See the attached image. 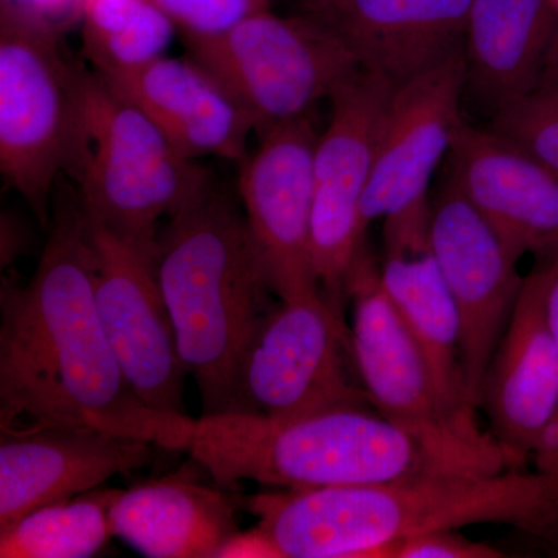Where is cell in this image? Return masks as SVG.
<instances>
[{"mask_svg": "<svg viewBox=\"0 0 558 558\" xmlns=\"http://www.w3.org/2000/svg\"><path fill=\"white\" fill-rule=\"evenodd\" d=\"M0 312V427L90 425L185 450L194 418L145 405L110 347L78 194L58 201L35 275L25 286L3 282Z\"/></svg>", "mask_w": 558, "mask_h": 558, "instance_id": "cell-1", "label": "cell"}, {"mask_svg": "<svg viewBox=\"0 0 558 558\" xmlns=\"http://www.w3.org/2000/svg\"><path fill=\"white\" fill-rule=\"evenodd\" d=\"M281 558L387 557L403 539L472 524L520 529L542 543L558 520V475L440 472L363 486L266 492L248 499Z\"/></svg>", "mask_w": 558, "mask_h": 558, "instance_id": "cell-2", "label": "cell"}, {"mask_svg": "<svg viewBox=\"0 0 558 558\" xmlns=\"http://www.w3.org/2000/svg\"><path fill=\"white\" fill-rule=\"evenodd\" d=\"M183 451L227 488L255 481L307 490L457 472L373 407H339L284 418L231 411L208 414L194 418Z\"/></svg>", "mask_w": 558, "mask_h": 558, "instance_id": "cell-3", "label": "cell"}, {"mask_svg": "<svg viewBox=\"0 0 558 558\" xmlns=\"http://www.w3.org/2000/svg\"><path fill=\"white\" fill-rule=\"evenodd\" d=\"M157 277L202 416L222 413L271 292L245 218L209 189L172 216L159 240Z\"/></svg>", "mask_w": 558, "mask_h": 558, "instance_id": "cell-4", "label": "cell"}, {"mask_svg": "<svg viewBox=\"0 0 558 558\" xmlns=\"http://www.w3.org/2000/svg\"><path fill=\"white\" fill-rule=\"evenodd\" d=\"M81 68L49 17L0 3V171L44 230L58 178L89 159Z\"/></svg>", "mask_w": 558, "mask_h": 558, "instance_id": "cell-5", "label": "cell"}, {"mask_svg": "<svg viewBox=\"0 0 558 558\" xmlns=\"http://www.w3.org/2000/svg\"><path fill=\"white\" fill-rule=\"evenodd\" d=\"M81 94L90 138L78 179L84 216L121 236L157 241L160 218H172L207 193V170L84 65Z\"/></svg>", "mask_w": 558, "mask_h": 558, "instance_id": "cell-6", "label": "cell"}, {"mask_svg": "<svg viewBox=\"0 0 558 558\" xmlns=\"http://www.w3.org/2000/svg\"><path fill=\"white\" fill-rule=\"evenodd\" d=\"M348 296L355 363L373 409L457 472L508 470L494 436L444 402L424 349L389 300L366 250L349 279Z\"/></svg>", "mask_w": 558, "mask_h": 558, "instance_id": "cell-7", "label": "cell"}, {"mask_svg": "<svg viewBox=\"0 0 558 558\" xmlns=\"http://www.w3.org/2000/svg\"><path fill=\"white\" fill-rule=\"evenodd\" d=\"M199 62L255 120L256 132L306 117L362 68L354 51L310 13L255 14L215 36H183Z\"/></svg>", "mask_w": 558, "mask_h": 558, "instance_id": "cell-8", "label": "cell"}, {"mask_svg": "<svg viewBox=\"0 0 558 558\" xmlns=\"http://www.w3.org/2000/svg\"><path fill=\"white\" fill-rule=\"evenodd\" d=\"M339 407H373L344 312L323 295L281 301L242 351L226 411L284 418Z\"/></svg>", "mask_w": 558, "mask_h": 558, "instance_id": "cell-9", "label": "cell"}, {"mask_svg": "<svg viewBox=\"0 0 558 558\" xmlns=\"http://www.w3.org/2000/svg\"><path fill=\"white\" fill-rule=\"evenodd\" d=\"M396 86L374 70H355L330 95L329 124L315 146L312 260L322 295L343 312L365 253L362 205Z\"/></svg>", "mask_w": 558, "mask_h": 558, "instance_id": "cell-10", "label": "cell"}, {"mask_svg": "<svg viewBox=\"0 0 558 558\" xmlns=\"http://www.w3.org/2000/svg\"><path fill=\"white\" fill-rule=\"evenodd\" d=\"M86 227L98 314L128 384L149 409L186 416L189 374L157 277L159 240L121 236L87 219Z\"/></svg>", "mask_w": 558, "mask_h": 558, "instance_id": "cell-11", "label": "cell"}, {"mask_svg": "<svg viewBox=\"0 0 558 558\" xmlns=\"http://www.w3.org/2000/svg\"><path fill=\"white\" fill-rule=\"evenodd\" d=\"M429 245L459 318L465 396L480 407L481 387L519 303V259L490 223L449 180L429 213Z\"/></svg>", "mask_w": 558, "mask_h": 558, "instance_id": "cell-12", "label": "cell"}, {"mask_svg": "<svg viewBox=\"0 0 558 558\" xmlns=\"http://www.w3.org/2000/svg\"><path fill=\"white\" fill-rule=\"evenodd\" d=\"M260 135L241 160L245 222L271 292L281 301L322 295L312 260L314 154L310 119L288 121Z\"/></svg>", "mask_w": 558, "mask_h": 558, "instance_id": "cell-13", "label": "cell"}, {"mask_svg": "<svg viewBox=\"0 0 558 558\" xmlns=\"http://www.w3.org/2000/svg\"><path fill=\"white\" fill-rule=\"evenodd\" d=\"M465 84L462 46L396 86L363 199L366 229L376 220L429 211V182L462 123L459 108Z\"/></svg>", "mask_w": 558, "mask_h": 558, "instance_id": "cell-14", "label": "cell"}, {"mask_svg": "<svg viewBox=\"0 0 558 558\" xmlns=\"http://www.w3.org/2000/svg\"><path fill=\"white\" fill-rule=\"evenodd\" d=\"M154 447L90 425L0 427V529L32 510L101 487L112 476L146 468Z\"/></svg>", "mask_w": 558, "mask_h": 558, "instance_id": "cell-15", "label": "cell"}, {"mask_svg": "<svg viewBox=\"0 0 558 558\" xmlns=\"http://www.w3.org/2000/svg\"><path fill=\"white\" fill-rule=\"evenodd\" d=\"M545 288V259L539 258L524 277L519 303L481 387L480 407L508 470H526L539 435L558 410V352Z\"/></svg>", "mask_w": 558, "mask_h": 558, "instance_id": "cell-16", "label": "cell"}, {"mask_svg": "<svg viewBox=\"0 0 558 558\" xmlns=\"http://www.w3.org/2000/svg\"><path fill=\"white\" fill-rule=\"evenodd\" d=\"M450 180L517 259L558 250V175L526 150L462 121L449 153Z\"/></svg>", "mask_w": 558, "mask_h": 558, "instance_id": "cell-17", "label": "cell"}, {"mask_svg": "<svg viewBox=\"0 0 558 558\" xmlns=\"http://www.w3.org/2000/svg\"><path fill=\"white\" fill-rule=\"evenodd\" d=\"M98 75L189 159L247 156L255 120L199 62L163 54L140 68Z\"/></svg>", "mask_w": 558, "mask_h": 558, "instance_id": "cell-18", "label": "cell"}, {"mask_svg": "<svg viewBox=\"0 0 558 558\" xmlns=\"http://www.w3.org/2000/svg\"><path fill=\"white\" fill-rule=\"evenodd\" d=\"M429 213L384 220L385 292L424 349L444 402L457 416L476 422L465 396L459 355V318L429 245Z\"/></svg>", "mask_w": 558, "mask_h": 558, "instance_id": "cell-19", "label": "cell"}, {"mask_svg": "<svg viewBox=\"0 0 558 558\" xmlns=\"http://www.w3.org/2000/svg\"><path fill=\"white\" fill-rule=\"evenodd\" d=\"M473 0H325L304 13L332 28L360 65L396 84L464 46Z\"/></svg>", "mask_w": 558, "mask_h": 558, "instance_id": "cell-20", "label": "cell"}, {"mask_svg": "<svg viewBox=\"0 0 558 558\" xmlns=\"http://www.w3.org/2000/svg\"><path fill=\"white\" fill-rule=\"evenodd\" d=\"M171 475L120 490L110 506L116 537L153 558H209L236 529L241 498Z\"/></svg>", "mask_w": 558, "mask_h": 558, "instance_id": "cell-21", "label": "cell"}, {"mask_svg": "<svg viewBox=\"0 0 558 558\" xmlns=\"http://www.w3.org/2000/svg\"><path fill=\"white\" fill-rule=\"evenodd\" d=\"M558 17L549 0H473L468 81L495 110L542 84Z\"/></svg>", "mask_w": 558, "mask_h": 558, "instance_id": "cell-22", "label": "cell"}, {"mask_svg": "<svg viewBox=\"0 0 558 558\" xmlns=\"http://www.w3.org/2000/svg\"><path fill=\"white\" fill-rule=\"evenodd\" d=\"M117 488H94L86 494L43 506L0 529L2 558L92 557L116 537L110 506Z\"/></svg>", "mask_w": 558, "mask_h": 558, "instance_id": "cell-23", "label": "cell"}, {"mask_svg": "<svg viewBox=\"0 0 558 558\" xmlns=\"http://www.w3.org/2000/svg\"><path fill=\"white\" fill-rule=\"evenodd\" d=\"M175 28L153 0H83V51L97 73L123 72L163 57Z\"/></svg>", "mask_w": 558, "mask_h": 558, "instance_id": "cell-24", "label": "cell"}, {"mask_svg": "<svg viewBox=\"0 0 558 558\" xmlns=\"http://www.w3.org/2000/svg\"><path fill=\"white\" fill-rule=\"evenodd\" d=\"M490 131L526 150L558 175V89H537L495 110Z\"/></svg>", "mask_w": 558, "mask_h": 558, "instance_id": "cell-25", "label": "cell"}, {"mask_svg": "<svg viewBox=\"0 0 558 558\" xmlns=\"http://www.w3.org/2000/svg\"><path fill=\"white\" fill-rule=\"evenodd\" d=\"M183 36H215L270 10L274 0H153Z\"/></svg>", "mask_w": 558, "mask_h": 558, "instance_id": "cell-26", "label": "cell"}, {"mask_svg": "<svg viewBox=\"0 0 558 558\" xmlns=\"http://www.w3.org/2000/svg\"><path fill=\"white\" fill-rule=\"evenodd\" d=\"M389 558H501L502 550L473 542L458 531H436L403 539L388 549Z\"/></svg>", "mask_w": 558, "mask_h": 558, "instance_id": "cell-27", "label": "cell"}, {"mask_svg": "<svg viewBox=\"0 0 558 558\" xmlns=\"http://www.w3.org/2000/svg\"><path fill=\"white\" fill-rule=\"evenodd\" d=\"M543 259L546 266V312H548L550 332L558 352V250L554 255ZM532 461L537 472L558 475V410L550 418L548 427L539 435L532 451Z\"/></svg>", "mask_w": 558, "mask_h": 558, "instance_id": "cell-28", "label": "cell"}, {"mask_svg": "<svg viewBox=\"0 0 558 558\" xmlns=\"http://www.w3.org/2000/svg\"><path fill=\"white\" fill-rule=\"evenodd\" d=\"M219 558L230 557H269L279 558V553L274 543L258 526L247 532H234L219 549Z\"/></svg>", "mask_w": 558, "mask_h": 558, "instance_id": "cell-29", "label": "cell"}, {"mask_svg": "<svg viewBox=\"0 0 558 558\" xmlns=\"http://www.w3.org/2000/svg\"><path fill=\"white\" fill-rule=\"evenodd\" d=\"M543 86L558 89V27L554 33L553 43H550L548 58H546L545 72L542 78Z\"/></svg>", "mask_w": 558, "mask_h": 558, "instance_id": "cell-30", "label": "cell"}, {"mask_svg": "<svg viewBox=\"0 0 558 558\" xmlns=\"http://www.w3.org/2000/svg\"><path fill=\"white\" fill-rule=\"evenodd\" d=\"M0 3L25 7V9L39 11L44 16H47V11L57 9L58 5H61L62 0H0Z\"/></svg>", "mask_w": 558, "mask_h": 558, "instance_id": "cell-31", "label": "cell"}, {"mask_svg": "<svg viewBox=\"0 0 558 558\" xmlns=\"http://www.w3.org/2000/svg\"><path fill=\"white\" fill-rule=\"evenodd\" d=\"M539 545L543 546L548 553L553 554V556L558 557V520L556 526L553 527V531L549 532L548 537L543 539Z\"/></svg>", "mask_w": 558, "mask_h": 558, "instance_id": "cell-32", "label": "cell"}, {"mask_svg": "<svg viewBox=\"0 0 558 558\" xmlns=\"http://www.w3.org/2000/svg\"><path fill=\"white\" fill-rule=\"evenodd\" d=\"M304 9H311V7L318 5V3L325 2V0H303Z\"/></svg>", "mask_w": 558, "mask_h": 558, "instance_id": "cell-33", "label": "cell"}, {"mask_svg": "<svg viewBox=\"0 0 558 558\" xmlns=\"http://www.w3.org/2000/svg\"><path fill=\"white\" fill-rule=\"evenodd\" d=\"M550 5H553L554 11H556L558 17V0H549Z\"/></svg>", "mask_w": 558, "mask_h": 558, "instance_id": "cell-34", "label": "cell"}]
</instances>
